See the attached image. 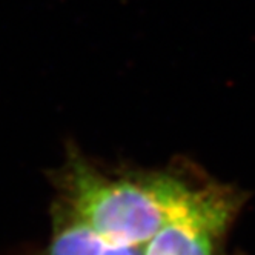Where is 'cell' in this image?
I'll list each match as a JSON object with an SVG mask.
<instances>
[{
	"label": "cell",
	"instance_id": "cell-1",
	"mask_svg": "<svg viewBox=\"0 0 255 255\" xmlns=\"http://www.w3.org/2000/svg\"><path fill=\"white\" fill-rule=\"evenodd\" d=\"M52 202L74 214L108 242L141 248L166 223L192 211L212 180L194 165L163 169H109L86 157L76 143L51 171Z\"/></svg>",
	"mask_w": 255,
	"mask_h": 255
},
{
	"label": "cell",
	"instance_id": "cell-2",
	"mask_svg": "<svg viewBox=\"0 0 255 255\" xmlns=\"http://www.w3.org/2000/svg\"><path fill=\"white\" fill-rule=\"evenodd\" d=\"M246 198L235 186L215 181L192 211L166 223L141 246V255H232L226 239Z\"/></svg>",
	"mask_w": 255,
	"mask_h": 255
},
{
	"label": "cell",
	"instance_id": "cell-3",
	"mask_svg": "<svg viewBox=\"0 0 255 255\" xmlns=\"http://www.w3.org/2000/svg\"><path fill=\"white\" fill-rule=\"evenodd\" d=\"M51 237L40 248H28L11 255H141V248L108 242L93 228L57 203H51Z\"/></svg>",
	"mask_w": 255,
	"mask_h": 255
}]
</instances>
